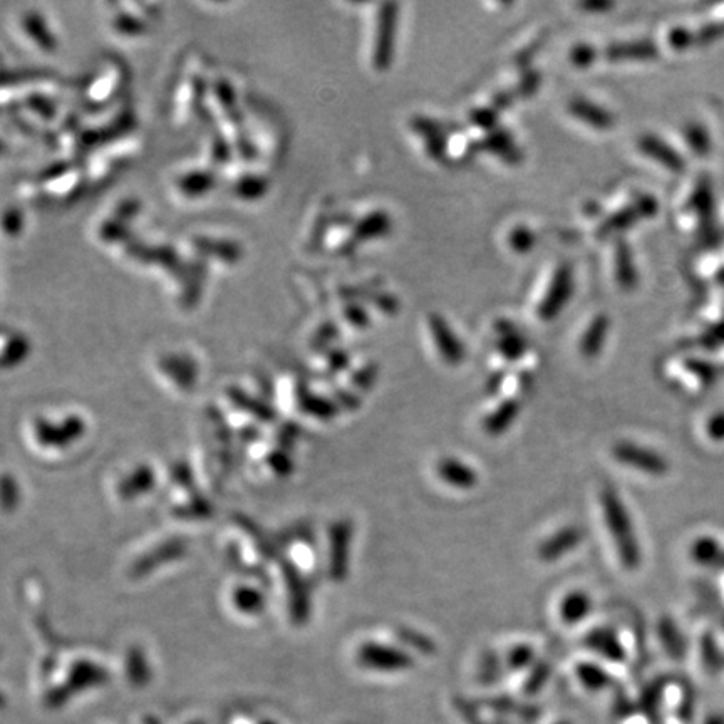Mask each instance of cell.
I'll return each mask as SVG.
<instances>
[{"mask_svg":"<svg viewBox=\"0 0 724 724\" xmlns=\"http://www.w3.org/2000/svg\"><path fill=\"white\" fill-rule=\"evenodd\" d=\"M612 7H614L612 4H606V2H589V4H584L582 9L589 12H606L612 9Z\"/></svg>","mask_w":724,"mask_h":724,"instance_id":"obj_40","label":"cell"},{"mask_svg":"<svg viewBox=\"0 0 724 724\" xmlns=\"http://www.w3.org/2000/svg\"><path fill=\"white\" fill-rule=\"evenodd\" d=\"M22 29L26 31L27 36L31 37L32 42L44 51H51L52 47L56 46V42L52 41L51 32L47 31L42 17L36 16V12H29L27 16H24Z\"/></svg>","mask_w":724,"mask_h":724,"instance_id":"obj_20","label":"cell"},{"mask_svg":"<svg viewBox=\"0 0 724 724\" xmlns=\"http://www.w3.org/2000/svg\"><path fill=\"white\" fill-rule=\"evenodd\" d=\"M510 245L515 252H528L535 245V237L528 228L518 227L510 235Z\"/></svg>","mask_w":724,"mask_h":724,"instance_id":"obj_32","label":"cell"},{"mask_svg":"<svg viewBox=\"0 0 724 724\" xmlns=\"http://www.w3.org/2000/svg\"><path fill=\"white\" fill-rule=\"evenodd\" d=\"M612 456L621 465L631 466L647 475L661 476L668 473V461L664 460L659 453L634 445L631 441L616 443L612 448Z\"/></svg>","mask_w":724,"mask_h":724,"instance_id":"obj_3","label":"cell"},{"mask_svg":"<svg viewBox=\"0 0 724 724\" xmlns=\"http://www.w3.org/2000/svg\"><path fill=\"white\" fill-rule=\"evenodd\" d=\"M569 111L574 114L575 118H579L580 121H584L585 125L592 126L595 130H609L614 126L612 114L607 109L590 103L587 99H574L569 104Z\"/></svg>","mask_w":724,"mask_h":724,"instance_id":"obj_13","label":"cell"},{"mask_svg":"<svg viewBox=\"0 0 724 724\" xmlns=\"http://www.w3.org/2000/svg\"><path fill=\"white\" fill-rule=\"evenodd\" d=\"M535 659V651L532 647L527 644H520V646L513 647L512 651L508 652L507 666L510 669H525L532 664Z\"/></svg>","mask_w":724,"mask_h":724,"instance_id":"obj_30","label":"cell"},{"mask_svg":"<svg viewBox=\"0 0 724 724\" xmlns=\"http://www.w3.org/2000/svg\"><path fill=\"white\" fill-rule=\"evenodd\" d=\"M119 78L123 79V76H121V71H119L118 66H116L114 71H109V73H104L103 76H99L98 83L93 84V88L89 91L91 101H93L94 104H101L104 103L106 99L114 96V93L119 89Z\"/></svg>","mask_w":724,"mask_h":724,"instance_id":"obj_22","label":"cell"},{"mask_svg":"<svg viewBox=\"0 0 724 724\" xmlns=\"http://www.w3.org/2000/svg\"><path fill=\"white\" fill-rule=\"evenodd\" d=\"M600 507L606 518L607 530L611 533L617 555L624 569L636 570L641 565V547L637 542L636 530L632 525L626 505L622 502L619 493L612 487H606L600 492Z\"/></svg>","mask_w":724,"mask_h":724,"instance_id":"obj_1","label":"cell"},{"mask_svg":"<svg viewBox=\"0 0 724 724\" xmlns=\"http://www.w3.org/2000/svg\"><path fill=\"white\" fill-rule=\"evenodd\" d=\"M577 676H579L585 688L592 689V691L606 688L609 681H611L609 674H607L604 669L599 668L597 664H592V662H582V664H579V666H577Z\"/></svg>","mask_w":724,"mask_h":724,"instance_id":"obj_24","label":"cell"},{"mask_svg":"<svg viewBox=\"0 0 724 724\" xmlns=\"http://www.w3.org/2000/svg\"><path fill=\"white\" fill-rule=\"evenodd\" d=\"M584 646L590 651L597 652L607 661H626V649L612 627H595L592 631L587 632L584 637Z\"/></svg>","mask_w":724,"mask_h":724,"instance_id":"obj_9","label":"cell"},{"mask_svg":"<svg viewBox=\"0 0 724 724\" xmlns=\"http://www.w3.org/2000/svg\"><path fill=\"white\" fill-rule=\"evenodd\" d=\"M572 290H574L572 270H570L569 265H562V267L555 272L549 292H547L545 299L542 300V304L538 307V316H540V319H543V321H552V319L559 316L565 304L569 302Z\"/></svg>","mask_w":724,"mask_h":724,"instance_id":"obj_5","label":"cell"},{"mask_svg":"<svg viewBox=\"0 0 724 724\" xmlns=\"http://www.w3.org/2000/svg\"><path fill=\"white\" fill-rule=\"evenodd\" d=\"M550 668L545 662H538L537 666L533 668L532 674L527 679V693H537L538 689L542 688L547 678H549Z\"/></svg>","mask_w":724,"mask_h":724,"instance_id":"obj_34","label":"cell"},{"mask_svg":"<svg viewBox=\"0 0 724 724\" xmlns=\"http://www.w3.org/2000/svg\"><path fill=\"white\" fill-rule=\"evenodd\" d=\"M357 661L362 666L376 671H384V673H394V671H403L413 666V657L408 652L396 649V647L381 646L368 642L357 652Z\"/></svg>","mask_w":724,"mask_h":724,"instance_id":"obj_4","label":"cell"},{"mask_svg":"<svg viewBox=\"0 0 724 724\" xmlns=\"http://www.w3.org/2000/svg\"><path fill=\"white\" fill-rule=\"evenodd\" d=\"M595 57H597V51H595L594 47L589 46V44H579V46H575L572 52H570L572 63H574L575 66H579V68H587V66H590V64L594 63Z\"/></svg>","mask_w":724,"mask_h":724,"instance_id":"obj_33","label":"cell"},{"mask_svg":"<svg viewBox=\"0 0 724 724\" xmlns=\"http://www.w3.org/2000/svg\"><path fill=\"white\" fill-rule=\"evenodd\" d=\"M430 329L433 334L436 349L443 357V361L450 366H460L465 361L466 351L463 342L456 337L455 332L448 326V322L441 316H430Z\"/></svg>","mask_w":724,"mask_h":724,"instance_id":"obj_7","label":"cell"},{"mask_svg":"<svg viewBox=\"0 0 724 724\" xmlns=\"http://www.w3.org/2000/svg\"><path fill=\"white\" fill-rule=\"evenodd\" d=\"M215 178L208 171H190L187 175L181 176L178 180V190L185 197H200L205 195L208 190H212Z\"/></svg>","mask_w":724,"mask_h":724,"instance_id":"obj_17","label":"cell"},{"mask_svg":"<svg viewBox=\"0 0 724 724\" xmlns=\"http://www.w3.org/2000/svg\"><path fill=\"white\" fill-rule=\"evenodd\" d=\"M659 637H661L664 647L674 656H679L683 652L681 634H679L676 624L668 617H662L661 622H659Z\"/></svg>","mask_w":724,"mask_h":724,"instance_id":"obj_26","label":"cell"},{"mask_svg":"<svg viewBox=\"0 0 724 724\" xmlns=\"http://www.w3.org/2000/svg\"><path fill=\"white\" fill-rule=\"evenodd\" d=\"M520 409H522V404L518 399H505L498 404L497 408L493 409L492 413L488 414L487 418L483 419V431L493 438L505 435L517 421Z\"/></svg>","mask_w":724,"mask_h":724,"instance_id":"obj_11","label":"cell"},{"mask_svg":"<svg viewBox=\"0 0 724 724\" xmlns=\"http://www.w3.org/2000/svg\"><path fill=\"white\" fill-rule=\"evenodd\" d=\"M396 637L406 646L413 647L421 654H433L436 652V644L430 636H426L423 632L414 631L409 627H399L396 631Z\"/></svg>","mask_w":724,"mask_h":724,"instance_id":"obj_25","label":"cell"},{"mask_svg":"<svg viewBox=\"0 0 724 724\" xmlns=\"http://www.w3.org/2000/svg\"><path fill=\"white\" fill-rule=\"evenodd\" d=\"M389 227H391V222L386 213H369L368 217L362 218L361 222L354 227V237L356 240L381 237L384 233L389 232Z\"/></svg>","mask_w":724,"mask_h":724,"instance_id":"obj_18","label":"cell"},{"mask_svg":"<svg viewBox=\"0 0 724 724\" xmlns=\"http://www.w3.org/2000/svg\"><path fill=\"white\" fill-rule=\"evenodd\" d=\"M344 312H346L347 321L351 322L352 326L359 327V329L369 326L368 314L359 307L347 306Z\"/></svg>","mask_w":724,"mask_h":724,"instance_id":"obj_37","label":"cell"},{"mask_svg":"<svg viewBox=\"0 0 724 724\" xmlns=\"http://www.w3.org/2000/svg\"><path fill=\"white\" fill-rule=\"evenodd\" d=\"M671 42H673L674 46H686L688 44V34L683 31H674L671 34Z\"/></svg>","mask_w":724,"mask_h":724,"instance_id":"obj_41","label":"cell"},{"mask_svg":"<svg viewBox=\"0 0 724 724\" xmlns=\"http://www.w3.org/2000/svg\"><path fill=\"white\" fill-rule=\"evenodd\" d=\"M497 351L502 354L507 361L515 362L522 359L527 352V341L520 334L513 332L512 329L502 332V337L498 339Z\"/></svg>","mask_w":724,"mask_h":724,"instance_id":"obj_21","label":"cell"},{"mask_svg":"<svg viewBox=\"0 0 724 724\" xmlns=\"http://www.w3.org/2000/svg\"><path fill=\"white\" fill-rule=\"evenodd\" d=\"M606 56L611 61H642L656 57V47L651 42H619L607 47Z\"/></svg>","mask_w":724,"mask_h":724,"instance_id":"obj_15","label":"cell"},{"mask_svg":"<svg viewBox=\"0 0 724 724\" xmlns=\"http://www.w3.org/2000/svg\"><path fill=\"white\" fill-rule=\"evenodd\" d=\"M265 192V181L259 176H240L235 183V193L240 198H257Z\"/></svg>","mask_w":724,"mask_h":724,"instance_id":"obj_29","label":"cell"},{"mask_svg":"<svg viewBox=\"0 0 724 724\" xmlns=\"http://www.w3.org/2000/svg\"><path fill=\"white\" fill-rule=\"evenodd\" d=\"M592 609H594V604H592L590 595L585 594L582 590H575V592L565 595L560 602V621L567 626H577L587 619Z\"/></svg>","mask_w":724,"mask_h":724,"instance_id":"obj_12","label":"cell"},{"mask_svg":"<svg viewBox=\"0 0 724 724\" xmlns=\"http://www.w3.org/2000/svg\"><path fill=\"white\" fill-rule=\"evenodd\" d=\"M436 473L446 485L458 490H473L478 485V473L456 458H443L438 461Z\"/></svg>","mask_w":724,"mask_h":724,"instance_id":"obj_10","label":"cell"},{"mask_svg":"<svg viewBox=\"0 0 724 724\" xmlns=\"http://www.w3.org/2000/svg\"><path fill=\"white\" fill-rule=\"evenodd\" d=\"M637 218H639V213L636 208H624L621 212L614 213L611 218H607V222L602 225V233L607 235V233L624 230V228L631 227Z\"/></svg>","mask_w":724,"mask_h":724,"instance_id":"obj_28","label":"cell"},{"mask_svg":"<svg viewBox=\"0 0 724 724\" xmlns=\"http://www.w3.org/2000/svg\"><path fill=\"white\" fill-rule=\"evenodd\" d=\"M585 530L577 525L562 528L554 535H550L547 540H543L538 547V559L542 562H555L562 559L565 555H569L572 550L577 549L580 543L584 542Z\"/></svg>","mask_w":724,"mask_h":724,"instance_id":"obj_6","label":"cell"},{"mask_svg":"<svg viewBox=\"0 0 724 724\" xmlns=\"http://www.w3.org/2000/svg\"><path fill=\"white\" fill-rule=\"evenodd\" d=\"M609 319L607 316H595L590 322L584 337L580 341V352L587 359H594L602 352V347L606 344L607 334H609Z\"/></svg>","mask_w":724,"mask_h":724,"instance_id":"obj_14","label":"cell"},{"mask_svg":"<svg viewBox=\"0 0 724 724\" xmlns=\"http://www.w3.org/2000/svg\"><path fill=\"white\" fill-rule=\"evenodd\" d=\"M634 208H636L637 213H639V217H651L652 213H656L657 205L652 198L642 197L637 200Z\"/></svg>","mask_w":724,"mask_h":724,"instance_id":"obj_38","label":"cell"},{"mask_svg":"<svg viewBox=\"0 0 724 724\" xmlns=\"http://www.w3.org/2000/svg\"><path fill=\"white\" fill-rule=\"evenodd\" d=\"M616 275L622 289L631 290L637 284V272L632 262V254L626 244H621L616 250Z\"/></svg>","mask_w":724,"mask_h":724,"instance_id":"obj_19","label":"cell"},{"mask_svg":"<svg viewBox=\"0 0 724 724\" xmlns=\"http://www.w3.org/2000/svg\"><path fill=\"white\" fill-rule=\"evenodd\" d=\"M351 522H337L331 532V572L332 579H346L351 555Z\"/></svg>","mask_w":724,"mask_h":724,"instance_id":"obj_8","label":"cell"},{"mask_svg":"<svg viewBox=\"0 0 724 724\" xmlns=\"http://www.w3.org/2000/svg\"><path fill=\"white\" fill-rule=\"evenodd\" d=\"M396 22H398V6L396 4L381 6L373 54L374 66L379 71H386L393 63L394 46H396Z\"/></svg>","mask_w":724,"mask_h":724,"instance_id":"obj_2","label":"cell"},{"mask_svg":"<svg viewBox=\"0 0 724 724\" xmlns=\"http://www.w3.org/2000/svg\"><path fill=\"white\" fill-rule=\"evenodd\" d=\"M185 724H207L203 719H190V721H187Z\"/></svg>","mask_w":724,"mask_h":724,"instance_id":"obj_42","label":"cell"},{"mask_svg":"<svg viewBox=\"0 0 724 724\" xmlns=\"http://www.w3.org/2000/svg\"><path fill=\"white\" fill-rule=\"evenodd\" d=\"M114 31L121 34V36H141L145 34L146 27L138 16H130V12H121L118 16L114 17L113 21Z\"/></svg>","mask_w":724,"mask_h":724,"instance_id":"obj_27","label":"cell"},{"mask_svg":"<svg viewBox=\"0 0 724 724\" xmlns=\"http://www.w3.org/2000/svg\"><path fill=\"white\" fill-rule=\"evenodd\" d=\"M481 146L485 150L492 151L495 155L502 156L505 160L515 161L518 160V151L513 145L512 138L503 133V131H497V133H490L487 136V140L481 143Z\"/></svg>","mask_w":724,"mask_h":724,"instance_id":"obj_23","label":"cell"},{"mask_svg":"<svg viewBox=\"0 0 724 724\" xmlns=\"http://www.w3.org/2000/svg\"><path fill=\"white\" fill-rule=\"evenodd\" d=\"M378 376V369L376 366H366V368L359 369L354 376H352V383L359 389H369L373 386Z\"/></svg>","mask_w":724,"mask_h":724,"instance_id":"obj_35","label":"cell"},{"mask_svg":"<svg viewBox=\"0 0 724 724\" xmlns=\"http://www.w3.org/2000/svg\"><path fill=\"white\" fill-rule=\"evenodd\" d=\"M471 119L476 126H480L483 130H492L497 126L498 116L492 109H476L471 113Z\"/></svg>","mask_w":724,"mask_h":724,"instance_id":"obj_36","label":"cell"},{"mask_svg":"<svg viewBox=\"0 0 724 724\" xmlns=\"http://www.w3.org/2000/svg\"><path fill=\"white\" fill-rule=\"evenodd\" d=\"M639 146H641V150L644 151L647 156H651V158L659 161V163H662L664 166H668L671 170H681V168H683V160L679 158L678 153L671 150V148H669L664 141L659 140V138H654V136L651 135L644 136Z\"/></svg>","mask_w":724,"mask_h":724,"instance_id":"obj_16","label":"cell"},{"mask_svg":"<svg viewBox=\"0 0 724 724\" xmlns=\"http://www.w3.org/2000/svg\"><path fill=\"white\" fill-rule=\"evenodd\" d=\"M503 381H505V371L493 373L487 381V393L490 394V396H495V394L500 391V388H502Z\"/></svg>","mask_w":724,"mask_h":724,"instance_id":"obj_39","label":"cell"},{"mask_svg":"<svg viewBox=\"0 0 724 724\" xmlns=\"http://www.w3.org/2000/svg\"><path fill=\"white\" fill-rule=\"evenodd\" d=\"M500 669H502V666H500L498 654H495L493 651H488L487 654L483 656V659H481V679H483L485 683L495 681V679L500 678Z\"/></svg>","mask_w":724,"mask_h":724,"instance_id":"obj_31","label":"cell"}]
</instances>
